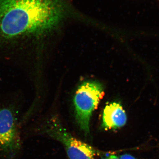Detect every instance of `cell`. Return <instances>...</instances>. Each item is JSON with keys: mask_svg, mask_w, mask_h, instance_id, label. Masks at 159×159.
<instances>
[{"mask_svg": "<svg viewBox=\"0 0 159 159\" xmlns=\"http://www.w3.org/2000/svg\"><path fill=\"white\" fill-rule=\"evenodd\" d=\"M64 0H0V62L30 75L37 41L67 15Z\"/></svg>", "mask_w": 159, "mask_h": 159, "instance_id": "6da1fadb", "label": "cell"}, {"mask_svg": "<svg viewBox=\"0 0 159 159\" xmlns=\"http://www.w3.org/2000/svg\"><path fill=\"white\" fill-rule=\"evenodd\" d=\"M17 93L0 96V159H17L22 148L21 129L25 110Z\"/></svg>", "mask_w": 159, "mask_h": 159, "instance_id": "7a4b0ae2", "label": "cell"}, {"mask_svg": "<svg viewBox=\"0 0 159 159\" xmlns=\"http://www.w3.org/2000/svg\"><path fill=\"white\" fill-rule=\"evenodd\" d=\"M103 95L102 84L96 81L83 83L76 92L74 98L76 120L85 134L89 133L91 116Z\"/></svg>", "mask_w": 159, "mask_h": 159, "instance_id": "3957f363", "label": "cell"}, {"mask_svg": "<svg viewBox=\"0 0 159 159\" xmlns=\"http://www.w3.org/2000/svg\"><path fill=\"white\" fill-rule=\"evenodd\" d=\"M39 131L62 143L70 159H95L97 155L95 148L73 137L57 120L51 119Z\"/></svg>", "mask_w": 159, "mask_h": 159, "instance_id": "277c9868", "label": "cell"}, {"mask_svg": "<svg viewBox=\"0 0 159 159\" xmlns=\"http://www.w3.org/2000/svg\"><path fill=\"white\" fill-rule=\"evenodd\" d=\"M102 120V127L105 130L116 129L126 124L127 115L120 103L113 102L106 106Z\"/></svg>", "mask_w": 159, "mask_h": 159, "instance_id": "5b68a950", "label": "cell"}, {"mask_svg": "<svg viewBox=\"0 0 159 159\" xmlns=\"http://www.w3.org/2000/svg\"><path fill=\"white\" fill-rule=\"evenodd\" d=\"M103 159H138L135 157L129 154H124L119 155H111L106 157V158Z\"/></svg>", "mask_w": 159, "mask_h": 159, "instance_id": "8992f818", "label": "cell"}]
</instances>
